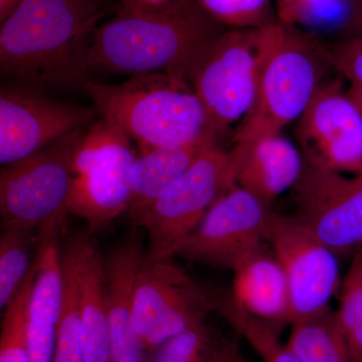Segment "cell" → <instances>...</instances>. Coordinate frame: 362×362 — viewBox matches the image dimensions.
<instances>
[{
    "instance_id": "obj_17",
    "label": "cell",
    "mask_w": 362,
    "mask_h": 362,
    "mask_svg": "<svg viewBox=\"0 0 362 362\" xmlns=\"http://www.w3.org/2000/svg\"><path fill=\"white\" fill-rule=\"evenodd\" d=\"M66 250L77 282L84 361L112 362L105 259L87 233L73 238Z\"/></svg>"
},
{
    "instance_id": "obj_33",
    "label": "cell",
    "mask_w": 362,
    "mask_h": 362,
    "mask_svg": "<svg viewBox=\"0 0 362 362\" xmlns=\"http://www.w3.org/2000/svg\"><path fill=\"white\" fill-rule=\"evenodd\" d=\"M346 93L362 115V85L351 84Z\"/></svg>"
},
{
    "instance_id": "obj_24",
    "label": "cell",
    "mask_w": 362,
    "mask_h": 362,
    "mask_svg": "<svg viewBox=\"0 0 362 362\" xmlns=\"http://www.w3.org/2000/svg\"><path fill=\"white\" fill-rule=\"evenodd\" d=\"M335 316L354 362H362V247L351 263L339 288Z\"/></svg>"
},
{
    "instance_id": "obj_7",
    "label": "cell",
    "mask_w": 362,
    "mask_h": 362,
    "mask_svg": "<svg viewBox=\"0 0 362 362\" xmlns=\"http://www.w3.org/2000/svg\"><path fill=\"white\" fill-rule=\"evenodd\" d=\"M235 185L230 152L218 146L206 152L133 221L146 233L145 259L173 258L211 206Z\"/></svg>"
},
{
    "instance_id": "obj_12",
    "label": "cell",
    "mask_w": 362,
    "mask_h": 362,
    "mask_svg": "<svg viewBox=\"0 0 362 362\" xmlns=\"http://www.w3.org/2000/svg\"><path fill=\"white\" fill-rule=\"evenodd\" d=\"M97 109L59 101L45 90L6 84L0 89V162L32 156L74 131L87 128Z\"/></svg>"
},
{
    "instance_id": "obj_3",
    "label": "cell",
    "mask_w": 362,
    "mask_h": 362,
    "mask_svg": "<svg viewBox=\"0 0 362 362\" xmlns=\"http://www.w3.org/2000/svg\"><path fill=\"white\" fill-rule=\"evenodd\" d=\"M254 32L256 96L233 134L235 143L279 134L297 121L333 66L330 49L315 33L278 20Z\"/></svg>"
},
{
    "instance_id": "obj_23",
    "label": "cell",
    "mask_w": 362,
    "mask_h": 362,
    "mask_svg": "<svg viewBox=\"0 0 362 362\" xmlns=\"http://www.w3.org/2000/svg\"><path fill=\"white\" fill-rule=\"evenodd\" d=\"M63 264L65 290L57 326L54 362H85L77 282L73 259L66 249L63 254Z\"/></svg>"
},
{
    "instance_id": "obj_14",
    "label": "cell",
    "mask_w": 362,
    "mask_h": 362,
    "mask_svg": "<svg viewBox=\"0 0 362 362\" xmlns=\"http://www.w3.org/2000/svg\"><path fill=\"white\" fill-rule=\"evenodd\" d=\"M296 137L304 158L337 171L362 168V115L341 82H324L297 120Z\"/></svg>"
},
{
    "instance_id": "obj_29",
    "label": "cell",
    "mask_w": 362,
    "mask_h": 362,
    "mask_svg": "<svg viewBox=\"0 0 362 362\" xmlns=\"http://www.w3.org/2000/svg\"><path fill=\"white\" fill-rule=\"evenodd\" d=\"M333 66L351 84L362 85V35H349L330 49Z\"/></svg>"
},
{
    "instance_id": "obj_6",
    "label": "cell",
    "mask_w": 362,
    "mask_h": 362,
    "mask_svg": "<svg viewBox=\"0 0 362 362\" xmlns=\"http://www.w3.org/2000/svg\"><path fill=\"white\" fill-rule=\"evenodd\" d=\"M87 128L74 131L0 171L2 228L42 230L66 223L73 161Z\"/></svg>"
},
{
    "instance_id": "obj_35",
    "label": "cell",
    "mask_w": 362,
    "mask_h": 362,
    "mask_svg": "<svg viewBox=\"0 0 362 362\" xmlns=\"http://www.w3.org/2000/svg\"><path fill=\"white\" fill-rule=\"evenodd\" d=\"M171 1L173 0H132V4L144 8H158Z\"/></svg>"
},
{
    "instance_id": "obj_11",
    "label": "cell",
    "mask_w": 362,
    "mask_h": 362,
    "mask_svg": "<svg viewBox=\"0 0 362 362\" xmlns=\"http://www.w3.org/2000/svg\"><path fill=\"white\" fill-rule=\"evenodd\" d=\"M294 216L337 256L362 247V177L304 158L303 173L292 188Z\"/></svg>"
},
{
    "instance_id": "obj_2",
    "label": "cell",
    "mask_w": 362,
    "mask_h": 362,
    "mask_svg": "<svg viewBox=\"0 0 362 362\" xmlns=\"http://www.w3.org/2000/svg\"><path fill=\"white\" fill-rule=\"evenodd\" d=\"M226 30L197 0H173L158 8L119 4L93 35L88 73L131 77L163 71L187 81L192 62Z\"/></svg>"
},
{
    "instance_id": "obj_10",
    "label": "cell",
    "mask_w": 362,
    "mask_h": 362,
    "mask_svg": "<svg viewBox=\"0 0 362 362\" xmlns=\"http://www.w3.org/2000/svg\"><path fill=\"white\" fill-rule=\"evenodd\" d=\"M271 206L235 185L211 206L201 223L173 252V258L233 270L268 242Z\"/></svg>"
},
{
    "instance_id": "obj_27",
    "label": "cell",
    "mask_w": 362,
    "mask_h": 362,
    "mask_svg": "<svg viewBox=\"0 0 362 362\" xmlns=\"http://www.w3.org/2000/svg\"><path fill=\"white\" fill-rule=\"evenodd\" d=\"M223 342L206 322L202 323L162 343L145 362H211Z\"/></svg>"
},
{
    "instance_id": "obj_19",
    "label": "cell",
    "mask_w": 362,
    "mask_h": 362,
    "mask_svg": "<svg viewBox=\"0 0 362 362\" xmlns=\"http://www.w3.org/2000/svg\"><path fill=\"white\" fill-rule=\"evenodd\" d=\"M218 136L206 130L181 144L169 145L137 156L132 168L130 220L135 221L206 152L218 146Z\"/></svg>"
},
{
    "instance_id": "obj_9",
    "label": "cell",
    "mask_w": 362,
    "mask_h": 362,
    "mask_svg": "<svg viewBox=\"0 0 362 362\" xmlns=\"http://www.w3.org/2000/svg\"><path fill=\"white\" fill-rule=\"evenodd\" d=\"M185 78L204 108L206 129L220 137L233 123L240 122L254 104V30H226L195 58Z\"/></svg>"
},
{
    "instance_id": "obj_32",
    "label": "cell",
    "mask_w": 362,
    "mask_h": 362,
    "mask_svg": "<svg viewBox=\"0 0 362 362\" xmlns=\"http://www.w3.org/2000/svg\"><path fill=\"white\" fill-rule=\"evenodd\" d=\"M238 352H239V347H238L237 343L225 341L214 354L211 362H233Z\"/></svg>"
},
{
    "instance_id": "obj_8",
    "label": "cell",
    "mask_w": 362,
    "mask_h": 362,
    "mask_svg": "<svg viewBox=\"0 0 362 362\" xmlns=\"http://www.w3.org/2000/svg\"><path fill=\"white\" fill-rule=\"evenodd\" d=\"M221 297L194 280L173 258H144L136 280L133 326L146 351L218 313Z\"/></svg>"
},
{
    "instance_id": "obj_22",
    "label": "cell",
    "mask_w": 362,
    "mask_h": 362,
    "mask_svg": "<svg viewBox=\"0 0 362 362\" xmlns=\"http://www.w3.org/2000/svg\"><path fill=\"white\" fill-rule=\"evenodd\" d=\"M218 314L247 340L263 362H303L280 341V328L239 310L230 296L223 297Z\"/></svg>"
},
{
    "instance_id": "obj_13",
    "label": "cell",
    "mask_w": 362,
    "mask_h": 362,
    "mask_svg": "<svg viewBox=\"0 0 362 362\" xmlns=\"http://www.w3.org/2000/svg\"><path fill=\"white\" fill-rule=\"evenodd\" d=\"M268 242L287 278L292 323L329 308L341 284L337 255L294 216L273 213Z\"/></svg>"
},
{
    "instance_id": "obj_21",
    "label": "cell",
    "mask_w": 362,
    "mask_h": 362,
    "mask_svg": "<svg viewBox=\"0 0 362 362\" xmlns=\"http://www.w3.org/2000/svg\"><path fill=\"white\" fill-rule=\"evenodd\" d=\"M33 230L4 228L0 238V308L6 309L25 283L32 261Z\"/></svg>"
},
{
    "instance_id": "obj_31",
    "label": "cell",
    "mask_w": 362,
    "mask_h": 362,
    "mask_svg": "<svg viewBox=\"0 0 362 362\" xmlns=\"http://www.w3.org/2000/svg\"><path fill=\"white\" fill-rule=\"evenodd\" d=\"M346 28L350 35H362V0H352Z\"/></svg>"
},
{
    "instance_id": "obj_38",
    "label": "cell",
    "mask_w": 362,
    "mask_h": 362,
    "mask_svg": "<svg viewBox=\"0 0 362 362\" xmlns=\"http://www.w3.org/2000/svg\"><path fill=\"white\" fill-rule=\"evenodd\" d=\"M356 175L361 176V177H362V168H361V171H359V173H357V175Z\"/></svg>"
},
{
    "instance_id": "obj_26",
    "label": "cell",
    "mask_w": 362,
    "mask_h": 362,
    "mask_svg": "<svg viewBox=\"0 0 362 362\" xmlns=\"http://www.w3.org/2000/svg\"><path fill=\"white\" fill-rule=\"evenodd\" d=\"M37 266L32 269L11 304L4 309L0 335V362H30L28 356V302Z\"/></svg>"
},
{
    "instance_id": "obj_20",
    "label": "cell",
    "mask_w": 362,
    "mask_h": 362,
    "mask_svg": "<svg viewBox=\"0 0 362 362\" xmlns=\"http://www.w3.org/2000/svg\"><path fill=\"white\" fill-rule=\"evenodd\" d=\"M286 343L288 349L303 362H354L335 311L325 310L295 321Z\"/></svg>"
},
{
    "instance_id": "obj_37",
    "label": "cell",
    "mask_w": 362,
    "mask_h": 362,
    "mask_svg": "<svg viewBox=\"0 0 362 362\" xmlns=\"http://www.w3.org/2000/svg\"><path fill=\"white\" fill-rule=\"evenodd\" d=\"M110 1H116L118 4H131L132 0H110Z\"/></svg>"
},
{
    "instance_id": "obj_18",
    "label": "cell",
    "mask_w": 362,
    "mask_h": 362,
    "mask_svg": "<svg viewBox=\"0 0 362 362\" xmlns=\"http://www.w3.org/2000/svg\"><path fill=\"white\" fill-rule=\"evenodd\" d=\"M230 298L239 310L280 328L292 323L287 278L274 252L259 247L235 267Z\"/></svg>"
},
{
    "instance_id": "obj_25",
    "label": "cell",
    "mask_w": 362,
    "mask_h": 362,
    "mask_svg": "<svg viewBox=\"0 0 362 362\" xmlns=\"http://www.w3.org/2000/svg\"><path fill=\"white\" fill-rule=\"evenodd\" d=\"M277 20L313 33L345 25L352 0H274Z\"/></svg>"
},
{
    "instance_id": "obj_36",
    "label": "cell",
    "mask_w": 362,
    "mask_h": 362,
    "mask_svg": "<svg viewBox=\"0 0 362 362\" xmlns=\"http://www.w3.org/2000/svg\"><path fill=\"white\" fill-rule=\"evenodd\" d=\"M233 362H250L247 359L245 358L242 354H240V351L238 352L237 356L235 357V361Z\"/></svg>"
},
{
    "instance_id": "obj_15",
    "label": "cell",
    "mask_w": 362,
    "mask_h": 362,
    "mask_svg": "<svg viewBox=\"0 0 362 362\" xmlns=\"http://www.w3.org/2000/svg\"><path fill=\"white\" fill-rule=\"evenodd\" d=\"M145 254L140 235L132 233L105 259L112 362H145L146 358L133 326L136 280Z\"/></svg>"
},
{
    "instance_id": "obj_5",
    "label": "cell",
    "mask_w": 362,
    "mask_h": 362,
    "mask_svg": "<svg viewBox=\"0 0 362 362\" xmlns=\"http://www.w3.org/2000/svg\"><path fill=\"white\" fill-rule=\"evenodd\" d=\"M136 158L130 138L106 119L87 129L74 157L68 213L87 223L88 235L129 211Z\"/></svg>"
},
{
    "instance_id": "obj_4",
    "label": "cell",
    "mask_w": 362,
    "mask_h": 362,
    "mask_svg": "<svg viewBox=\"0 0 362 362\" xmlns=\"http://www.w3.org/2000/svg\"><path fill=\"white\" fill-rule=\"evenodd\" d=\"M84 90L102 118L122 130L140 154L192 141L207 130L194 90L170 74H140L118 84L90 80Z\"/></svg>"
},
{
    "instance_id": "obj_28",
    "label": "cell",
    "mask_w": 362,
    "mask_h": 362,
    "mask_svg": "<svg viewBox=\"0 0 362 362\" xmlns=\"http://www.w3.org/2000/svg\"><path fill=\"white\" fill-rule=\"evenodd\" d=\"M214 21L230 28L254 30L275 21L272 0H197Z\"/></svg>"
},
{
    "instance_id": "obj_34",
    "label": "cell",
    "mask_w": 362,
    "mask_h": 362,
    "mask_svg": "<svg viewBox=\"0 0 362 362\" xmlns=\"http://www.w3.org/2000/svg\"><path fill=\"white\" fill-rule=\"evenodd\" d=\"M21 0H0V23L6 20Z\"/></svg>"
},
{
    "instance_id": "obj_1",
    "label": "cell",
    "mask_w": 362,
    "mask_h": 362,
    "mask_svg": "<svg viewBox=\"0 0 362 362\" xmlns=\"http://www.w3.org/2000/svg\"><path fill=\"white\" fill-rule=\"evenodd\" d=\"M119 4L110 0H21L0 26V71L33 89H85L90 40Z\"/></svg>"
},
{
    "instance_id": "obj_30",
    "label": "cell",
    "mask_w": 362,
    "mask_h": 362,
    "mask_svg": "<svg viewBox=\"0 0 362 362\" xmlns=\"http://www.w3.org/2000/svg\"><path fill=\"white\" fill-rule=\"evenodd\" d=\"M57 326L56 324L28 320L30 362H54Z\"/></svg>"
},
{
    "instance_id": "obj_16",
    "label": "cell",
    "mask_w": 362,
    "mask_h": 362,
    "mask_svg": "<svg viewBox=\"0 0 362 362\" xmlns=\"http://www.w3.org/2000/svg\"><path fill=\"white\" fill-rule=\"evenodd\" d=\"M230 152L237 185L269 206L292 190L303 173V153L281 133L235 143Z\"/></svg>"
}]
</instances>
